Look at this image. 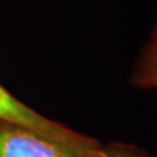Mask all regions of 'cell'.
<instances>
[{
  "mask_svg": "<svg viewBox=\"0 0 157 157\" xmlns=\"http://www.w3.org/2000/svg\"><path fill=\"white\" fill-rule=\"evenodd\" d=\"M0 122L30 130L38 135H42L82 153L94 151L101 144L90 136L77 134L68 127L50 121L48 118L34 111L24 102L17 100L2 84H0Z\"/></svg>",
  "mask_w": 157,
  "mask_h": 157,
  "instance_id": "6da1fadb",
  "label": "cell"
},
{
  "mask_svg": "<svg viewBox=\"0 0 157 157\" xmlns=\"http://www.w3.org/2000/svg\"><path fill=\"white\" fill-rule=\"evenodd\" d=\"M89 153L68 148L30 130L0 122V157H86Z\"/></svg>",
  "mask_w": 157,
  "mask_h": 157,
  "instance_id": "7a4b0ae2",
  "label": "cell"
},
{
  "mask_svg": "<svg viewBox=\"0 0 157 157\" xmlns=\"http://www.w3.org/2000/svg\"><path fill=\"white\" fill-rule=\"evenodd\" d=\"M131 81L141 88L157 89V25Z\"/></svg>",
  "mask_w": 157,
  "mask_h": 157,
  "instance_id": "3957f363",
  "label": "cell"
},
{
  "mask_svg": "<svg viewBox=\"0 0 157 157\" xmlns=\"http://www.w3.org/2000/svg\"><path fill=\"white\" fill-rule=\"evenodd\" d=\"M86 157H149L143 149L131 144L123 143H110L100 145L92 151Z\"/></svg>",
  "mask_w": 157,
  "mask_h": 157,
  "instance_id": "277c9868",
  "label": "cell"
}]
</instances>
